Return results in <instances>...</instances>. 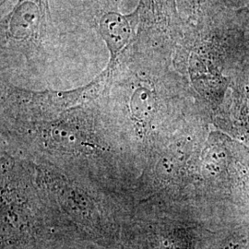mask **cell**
<instances>
[{
	"label": "cell",
	"mask_w": 249,
	"mask_h": 249,
	"mask_svg": "<svg viewBox=\"0 0 249 249\" xmlns=\"http://www.w3.org/2000/svg\"><path fill=\"white\" fill-rule=\"evenodd\" d=\"M247 8H248V9H249V5H248V6H247Z\"/></svg>",
	"instance_id": "cell-4"
},
{
	"label": "cell",
	"mask_w": 249,
	"mask_h": 249,
	"mask_svg": "<svg viewBox=\"0 0 249 249\" xmlns=\"http://www.w3.org/2000/svg\"><path fill=\"white\" fill-rule=\"evenodd\" d=\"M173 0H139L142 24L148 28H160L172 23Z\"/></svg>",
	"instance_id": "cell-3"
},
{
	"label": "cell",
	"mask_w": 249,
	"mask_h": 249,
	"mask_svg": "<svg viewBox=\"0 0 249 249\" xmlns=\"http://www.w3.org/2000/svg\"><path fill=\"white\" fill-rule=\"evenodd\" d=\"M94 25L110 54L107 66V73H109L138 36L141 25L140 8L137 6L127 14L115 8L104 9L96 15Z\"/></svg>",
	"instance_id": "cell-2"
},
{
	"label": "cell",
	"mask_w": 249,
	"mask_h": 249,
	"mask_svg": "<svg viewBox=\"0 0 249 249\" xmlns=\"http://www.w3.org/2000/svg\"><path fill=\"white\" fill-rule=\"evenodd\" d=\"M54 40L49 0H1L2 65L7 61L43 64L53 52Z\"/></svg>",
	"instance_id": "cell-1"
}]
</instances>
